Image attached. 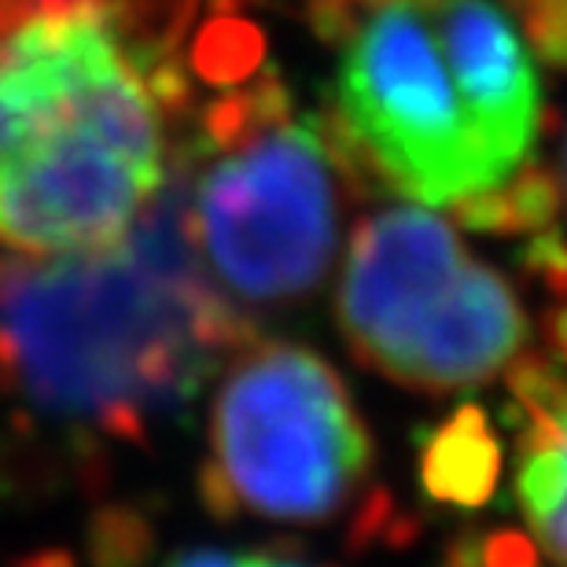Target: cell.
Listing matches in <instances>:
<instances>
[{
    "label": "cell",
    "instance_id": "6da1fadb",
    "mask_svg": "<svg viewBox=\"0 0 567 567\" xmlns=\"http://www.w3.org/2000/svg\"><path fill=\"white\" fill-rule=\"evenodd\" d=\"M199 0H0V251L96 255L166 199Z\"/></svg>",
    "mask_w": 567,
    "mask_h": 567
},
{
    "label": "cell",
    "instance_id": "30bf717a",
    "mask_svg": "<svg viewBox=\"0 0 567 567\" xmlns=\"http://www.w3.org/2000/svg\"><path fill=\"white\" fill-rule=\"evenodd\" d=\"M538 63L567 71V0H508Z\"/></svg>",
    "mask_w": 567,
    "mask_h": 567
},
{
    "label": "cell",
    "instance_id": "5b68a950",
    "mask_svg": "<svg viewBox=\"0 0 567 567\" xmlns=\"http://www.w3.org/2000/svg\"><path fill=\"white\" fill-rule=\"evenodd\" d=\"M199 494L218 519L347 524L354 542L380 538L394 516L354 394L317 350L288 339L251 336L225 358Z\"/></svg>",
    "mask_w": 567,
    "mask_h": 567
},
{
    "label": "cell",
    "instance_id": "8fae6325",
    "mask_svg": "<svg viewBox=\"0 0 567 567\" xmlns=\"http://www.w3.org/2000/svg\"><path fill=\"white\" fill-rule=\"evenodd\" d=\"M166 567H336L306 557L291 546H266V549H185Z\"/></svg>",
    "mask_w": 567,
    "mask_h": 567
},
{
    "label": "cell",
    "instance_id": "8992f818",
    "mask_svg": "<svg viewBox=\"0 0 567 567\" xmlns=\"http://www.w3.org/2000/svg\"><path fill=\"white\" fill-rule=\"evenodd\" d=\"M336 317L361 365L421 394L483 388L530 343L513 280L442 214L405 199L358 221Z\"/></svg>",
    "mask_w": 567,
    "mask_h": 567
},
{
    "label": "cell",
    "instance_id": "7a4b0ae2",
    "mask_svg": "<svg viewBox=\"0 0 567 567\" xmlns=\"http://www.w3.org/2000/svg\"><path fill=\"white\" fill-rule=\"evenodd\" d=\"M306 16L336 52L324 118L361 185L486 233L546 133L508 0H328Z\"/></svg>",
    "mask_w": 567,
    "mask_h": 567
},
{
    "label": "cell",
    "instance_id": "277c9868",
    "mask_svg": "<svg viewBox=\"0 0 567 567\" xmlns=\"http://www.w3.org/2000/svg\"><path fill=\"white\" fill-rule=\"evenodd\" d=\"M177 181L185 240L236 310L310 299L365 188L328 118L262 66L221 78V93L188 115Z\"/></svg>",
    "mask_w": 567,
    "mask_h": 567
},
{
    "label": "cell",
    "instance_id": "ba28073f",
    "mask_svg": "<svg viewBox=\"0 0 567 567\" xmlns=\"http://www.w3.org/2000/svg\"><path fill=\"white\" fill-rule=\"evenodd\" d=\"M497 468H502V457H497L491 424L475 405H464L431 439L424 453V486L439 502L472 508L491 497Z\"/></svg>",
    "mask_w": 567,
    "mask_h": 567
},
{
    "label": "cell",
    "instance_id": "9c48e42d",
    "mask_svg": "<svg viewBox=\"0 0 567 567\" xmlns=\"http://www.w3.org/2000/svg\"><path fill=\"white\" fill-rule=\"evenodd\" d=\"M546 181H549L546 221L530 236H524L519 262L527 266L530 277L546 284L560 302H567V126L557 147V163H546Z\"/></svg>",
    "mask_w": 567,
    "mask_h": 567
},
{
    "label": "cell",
    "instance_id": "3957f363",
    "mask_svg": "<svg viewBox=\"0 0 567 567\" xmlns=\"http://www.w3.org/2000/svg\"><path fill=\"white\" fill-rule=\"evenodd\" d=\"M244 339L169 196L107 251H0V391L52 424L141 442Z\"/></svg>",
    "mask_w": 567,
    "mask_h": 567
},
{
    "label": "cell",
    "instance_id": "7c38bea8",
    "mask_svg": "<svg viewBox=\"0 0 567 567\" xmlns=\"http://www.w3.org/2000/svg\"><path fill=\"white\" fill-rule=\"evenodd\" d=\"M306 8H317V4H328V0H302Z\"/></svg>",
    "mask_w": 567,
    "mask_h": 567
},
{
    "label": "cell",
    "instance_id": "52a82bcc",
    "mask_svg": "<svg viewBox=\"0 0 567 567\" xmlns=\"http://www.w3.org/2000/svg\"><path fill=\"white\" fill-rule=\"evenodd\" d=\"M505 372L516 431L513 486L527 542L553 567H567V302L549 317V343Z\"/></svg>",
    "mask_w": 567,
    "mask_h": 567
}]
</instances>
